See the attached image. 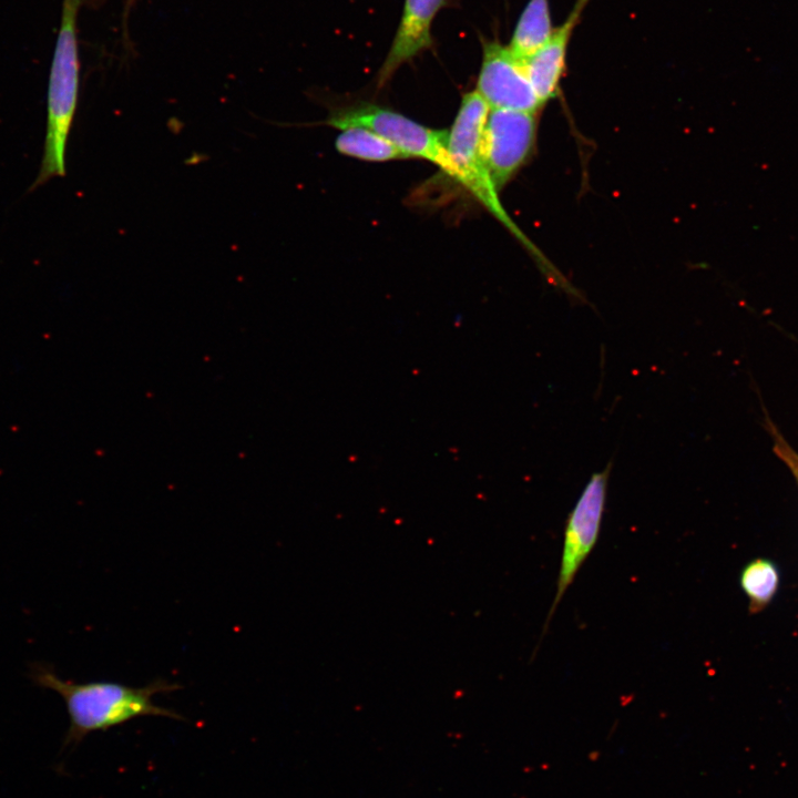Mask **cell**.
Instances as JSON below:
<instances>
[{
  "mask_svg": "<svg viewBox=\"0 0 798 798\" xmlns=\"http://www.w3.org/2000/svg\"><path fill=\"white\" fill-rule=\"evenodd\" d=\"M591 0H575L562 24L554 28L546 44L525 63L532 86L542 105L557 96L566 69L572 34Z\"/></svg>",
  "mask_w": 798,
  "mask_h": 798,
  "instance_id": "cell-9",
  "label": "cell"
},
{
  "mask_svg": "<svg viewBox=\"0 0 798 798\" xmlns=\"http://www.w3.org/2000/svg\"><path fill=\"white\" fill-rule=\"evenodd\" d=\"M610 469L611 464L603 471L591 475L576 504L569 513L564 530L556 592L546 625L597 541L605 507Z\"/></svg>",
  "mask_w": 798,
  "mask_h": 798,
  "instance_id": "cell-5",
  "label": "cell"
},
{
  "mask_svg": "<svg viewBox=\"0 0 798 798\" xmlns=\"http://www.w3.org/2000/svg\"><path fill=\"white\" fill-rule=\"evenodd\" d=\"M81 0H62L50 68L44 156L35 186L65 175V145L78 103L80 61L76 21Z\"/></svg>",
  "mask_w": 798,
  "mask_h": 798,
  "instance_id": "cell-3",
  "label": "cell"
},
{
  "mask_svg": "<svg viewBox=\"0 0 798 798\" xmlns=\"http://www.w3.org/2000/svg\"><path fill=\"white\" fill-rule=\"evenodd\" d=\"M335 146L339 153L362 161L388 162L407 158L390 141L365 127L340 130Z\"/></svg>",
  "mask_w": 798,
  "mask_h": 798,
  "instance_id": "cell-12",
  "label": "cell"
},
{
  "mask_svg": "<svg viewBox=\"0 0 798 798\" xmlns=\"http://www.w3.org/2000/svg\"><path fill=\"white\" fill-rule=\"evenodd\" d=\"M489 111V105L475 90L463 94L453 124L448 131L451 178L468 190L532 254L541 265L542 272L552 282L569 291L571 285L555 270L502 206L482 150V135Z\"/></svg>",
  "mask_w": 798,
  "mask_h": 798,
  "instance_id": "cell-2",
  "label": "cell"
},
{
  "mask_svg": "<svg viewBox=\"0 0 798 798\" xmlns=\"http://www.w3.org/2000/svg\"><path fill=\"white\" fill-rule=\"evenodd\" d=\"M767 427L773 439L774 453L787 467L798 485V451L787 441L771 421H768Z\"/></svg>",
  "mask_w": 798,
  "mask_h": 798,
  "instance_id": "cell-13",
  "label": "cell"
},
{
  "mask_svg": "<svg viewBox=\"0 0 798 798\" xmlns=\"http://www.w3.org/2000/svg\"><path fill=\"white\" fill-rule=\"evenodd\" d=\"M326 124L338 130L365 127L374 131L396 145L407 158L428 161L451 177L446 130L424 126L393 110L367 102L336 109Z\"/></svg>",
  "mask_w": 798,
  "mask_h": 798,
  "instance_id": "cell-4",
  "label": "cell"
},
{
  "mask_svg": "<svg viewBox=\"0 0 798 798\" xmlns=\"http://www.w3.org/2000/svg\"><path fill=\"white\" fill-rule=\"evenodd\" d=\"M482 60L477 92L490 109L536 113L543 105L532 86L526 63L498 38L481 37Z\"/></svg>",
  "mask_w": 798,
  "mask_h": 798,
  "instance_id": "cell-7",
  "label": "cell"
},
{
  "mask_svg": "<svg viewBox=\"0 0 798 798\" xmlns=\"http://www.w3.org/2000/svg\"><path fill=\"white\" fill-rule=\"evenodd\" d=\"M452 0H405L390 49L377 74V88L387 84L399 68L434 47L432 23Z\"/></svg>",
  "mask_w": 798,
  "mask_h": 798,
  "instance_id": "cell-8",
  "label": "cell"
},
{
  "mask_svg": "<svg viewBox=\"0 0 798 798\" xmlns=\"http://www.w3.org/2000/svg\"><path fill=\"white\" fill-rule=\"evenodd\" d=\"M536 113L490 109L482 135L483 155L500 191L530 157L536 136Z\"/></svg>",
  "mask_w": 798,
  "mask_h": 798,
  "instance_id": "cell-6",
  "label": "cell"
},
{
  "mask_svg": "<svg viewBox=\"0 0 798 798\" xmlns=\"http://www.w3.org/2000/svg\"><path fill=\"white\" fill-rule=\"evenodd\" d=\"M28 676L35 686L53 690L62 697L70 722L64 747L79 745L93 732H106L142 716L184 719L177 712L153 702L156 694L182 688L180 684L164 678L140 687L109 681L79 683L61 678L53 665L44 662L32 663Z\"/></svg>",
  "mask_w": 798,
  "mask_h": 798,
  "instance_id": "cell-1",
  "label": "cell"
},
{
  "mask_svg": "<svg viewBox=\"0 0 798 798\" xmlns=\"http://www.w3.org/2000/svg\"><path fill=\"white\" fill-rule=\"evenodd\" d=\"M553 31L549 0H529L508 47L518 59L526 62L546 44Z\"/></svg>",
  "mask_w": 798,
  "mask_h": 798,
  "instance_id": "cell-10",
  "label": "cell"
},
{
  "mask_svg": "<svg viewBox=\"0 0 798 798\" xmlns=\"http://www.w3.org/2000/svg\"><path fill=\"white\" fill-rule=\"evenodd\" d=\"M739 585L748 600L751 614L764 611L775 598L780 586L777 564L766 557L749 561L739 575Z\"/></svg>",
  "mask_w": 798,
  "mask_h": 798,
  "instance_id": "cell-11",
  "label": "cell"
}]
</instances>
